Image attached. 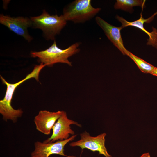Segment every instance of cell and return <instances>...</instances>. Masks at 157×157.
<instances>
[{"instance_id": "cell-1", "label": "cell", "mask_w": 157, "mask_h": 157, "mask_svg": "<svg viewBox=\"0 0 157 157\" xmlns=\"http://www.w3.org/2000/svg\"><path fill=\"white\" fill-rule=\"evenodd\" d=\"M46 66L42 63L36 65L32 71L27 75L22 80L15 83L7 82L1 75L0 78L2 83L7 86V89L4 98L0 101V113L2 115L3 119L7 121L10 120L15 122L18 118L21 117L23 113L21 109H15L11 105V101L15 91L16 88L26 81L31 78H34L39 81V73Z\"/></svg>"}, {"instance_id": "cell-2", "label": "cell", "mask_w": 157, "mask_h": 157, "mask_svg": "<svg viewBox=\"0 0 157 157\" xmlns=\"http://www.w3.org/2000/svg\"><path fill=\"white\" fill-rule=\"evenodd\" d=\"M81 44L80 42H76L62 49L57 46L55 40L53 44L47 49L40 51H32L31 55L32 57L38 58L39 61L48 67H52L58 63H65L72 66V62L69 60L68 58L79 52Z\"/></svg>"}, {"instance_id": "cell-3", "label": "cell", "mask_w": 157, "mask_h": 157, "mask_svg": "<svg viewBox=\"0 0 157 157\" xmlns=\"http://www.w3.org/2000/svg\"><path fill=\"white\" fill-rule=\"evenodd\" d=\"M30 18L32 27L41 30L43 36L48 40H55L56 36L60 34L67 23L62 15H51L45 10L40 15Z\"/></svg>"}, {"instance_id": "cell-4", "label": "cell", "mask_w": 157, "mask_h": 157, "mask_svg": "<svg viewBox=\"0 0 157 157\" xmlns=\"http://www.w3.org/2000/svg\"><path fill=\"white\" fill-rule=\"evenodd\" d=\"M101 10L93 7L91 0H75L64 7L62 15L67 21L83 23L91 19Z\"/></svg>"}, {"instance_id": "cell-5", "label": "cell", "mask_w": 157, "mask_h": 157, "mask_svg": "<svg viewBox=\"0 0 157 157\" xmlns=\"http://www.w3.org/2000/svg\"><path fill=\"white\" fill-rule=\"evenodd\" d=\"M80 139L72 142L69 145L71 147L78 146L82 149L86 148L92 151H98L100 154L105 157H112L108 152L105 144V137L106 134L104 133L96 136H91L85 131L80 135Z\"/></svg>"}, {"instance_id": "cell-6", "label": "cell", "mask_w": 157, "mask_h": 157, "mask_svg": "<svg viewBox=\"0 0 157 157\" xmlns=\"http://www.w3.org/2000/svg\"><path fill=\"white\" fill-rule=\"evenodd\" d=\"M76 136V135H74L67 140L52 143L36 141L35 142V149L31 153V157H49L53 154H58L67 157H75L65 155L64 148L65 146L69 142L74 140Z\"/></svg>"}, {"instance_id": "cell-7", "label": "cell", "mask_w": 157, "mask_h": 157, "mask_svg": "<svg viewBox=\"0 0 157 157\" xmlns=\"http://www.w3.org/2000/svg\"><path fill=\"white\" fill-rule=\"evenodd\" d=\"M72 124H75L79 127L81 126L77 122L69 119L66 112L62 111L61 116L52 128L53 133L51 135L43 142L52 143L56 141L68 139L70 134L74 135L75 133L71 128L70 125Z\"/></svg>"}, {"instance_id": "cell-8", "label": "cell", "mask_w": 157, "mask_h": 157, "mask_svg": "<svg viewBox=\"0 0 157 157\" xmlns=\"http://www.w3.org/2000/svg\"><path fill=\"white\" fill-rule=\"evenodd\" d=\"M0 23L15 33L23 37L28 42L32 40L28 31L29 27L32 26L30 18L23 17H12L1 14Z\"/></svg>"}, {"instance_id": "cell-9", "label": "cell", "mask_w": 157, "mask_h": 157, "mask_svg": "<svg viewBox=\"0 0 157 157\" xmlns=\"http://www.w3.org/2000/svg\"><path fill=\"white\" fill-rule=\"evenodd\" d=\"M97 24L102 29L108 39L124 55H127L129 51L124 47L122 38V26L116 27L109 24L99 16L95 17Z\"/></svg>"}, {"instance_id": "cell-10", "label": "cell", "mask_w": 157, "mask_h": 157, "mask_svg": "<svg viewBox=\"0 0 157 157\" xmlns=\"http://www.w3.org/2000/svg\"><path fill=\"white\" fill-rule=\"evenodd\" d=\"M62 112L60 111L53 112L46 110L39 111L34 120L37 130L45 135H49Z\"/></svg>"}, {"instance_id": "cell-11", "label": "cell", "mask_w": 157, "mask_h": 157, "mask_svg": "<svg viewBox=\"0 0 157 157\" xmlns=\"http://www.w3.org/2000/svg\"><path fill=\"white\" fill-rule=\"evenodd\" d=\"M157 14L156 13L151 17L145 19L142 17V13L140 18L138 20L132 22H129L122 17L118 15L116 16V19L122 24V26L124 28L128 26H131L138 28L146 33L149 36L147 44L153 46L157 47V32L156 29L149 32L146 30L144 28V22H150L154 18V16Z\"/></svg>"}, {"instance_id": "cell-12", "label": "cell", "mask_w": 157, "mask_h": 157, "mask_svg": "<svg viewBox=\"0 0 157 157\" xmlns=\"http://www.w3.org/2000/svg\"><path fill=\"white\" fill-rule=\"evenodd\" d=\"M145 1L141 0H117L114 7L115 9H120L125 11H132L133 8L139 6L142 8L144 6Z\"/></svg>"}, {"instance_id": "cell-13", "label": "cell", "mask_w": 157, "mask_h": 157, "mask_svg": "<svg viewBox=\"0 0 157 157\" xmlns=\"http://www.w3.org/2000/svg\"><path fill=\"white\" fill-rule=\"evenodd\" d=\"M127 55L134 62L140 69L143 72L151 74L156 68L151 64L136 56L129 51Z\"/></svg>"}, {"instance_id": "cell-14", "label": "cell", "mask_w": 157, "mask_h": 157, "mask_svg": "<svg viewBox=\"0 0 157 157\" xmlns=\"http://www.w3.org/2000/svg\"><path fill=\"white\" fill-rule=\"evenodd\" d=\"M140 157H150V155L149 152L143 154Z\"/></svg>"}, {"instance_id": "cell-15", "label": "cell", "mask_w": 157, "mask_h": 157, "mask_svg": "<svg viewBox=\"0 0 157 157\" xmlns=\"http://www.w3.org/2000/svg\"><path fill=\"white\" fill-rule=\"evenodd\" d=\"M151 74L153 75L157 76V68L156 67L151 73Z\"/></svg>"}]
</instances>
